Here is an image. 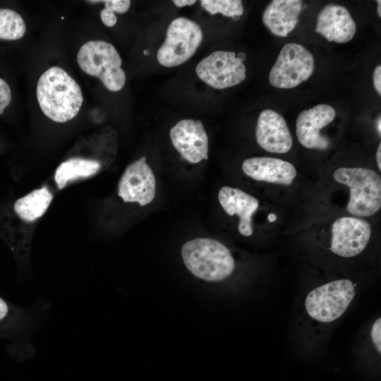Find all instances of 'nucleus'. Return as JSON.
<instances>
[{
    "label": "nucleus",
    "mask_w": 381,
    "mask_h": 381,
    "mask_svg": "<svg viewBox=\"0 0 381 381\" xmlns=\"http://www.w3.org/2000/svg\"><path fill=\"white\" fill-rule=\"evenodd\" d=\"M380 123H381L380 116H379V118L377 119V131L379 132L380 135V132H381Z\"/></svg>",
    "instance_id": "nucleus-31"
},
{
    "label": "nucleus",
    "mask_w": 381,
    "mask_h": 381,
    "mask_svg": "<svg viewBox=\"0 0 381 381\" xmlns=\"http://www.w3.org/2000/svg\"><path fill=\"white\" fill-rule=\"evenodd\" d=\"M171 143L181 156L190 164L208 159V137L200 120L183 119L169 131Z\"/></svg>",
    "instance_id": "nucleus-11"
},
{
    "label": "nucleus",
    "mask_w": 381,
    "mask_h": 381,
    "mask_svg": "<svg viewBox=\"0 0 381 381\" xmlns=\"http://www.w3.org/2000/svg\"><path fill=\"white\" fill-rule=\"evenodd\" d=\"M356 31V23L343 6L329 4L318 15L315 32L329 42H348L353 39Z\"/></svg>",
    "instance_id": "nucleus-14"
},
{
    "label": "nucleus",
    "mask_w": 381,
    "mask_h": 381,
    "mask_svg": "<svg viewBox=\"0 0 381 381\" xmlns=\"http://www.w3.org/2000/svg\"><path fill=\"white\" fill-rule=\"evenodd\" d=\"M315 60L303 46L289 43L281 49L269 75L270 83L277 88L295 87L313 74Z\"/></svg>",
    "instance_id": "nucleus-7"
},
{
    "label": "nucleus",
    "mask_w": 381,
    "mask_h": 381,
    "mask_svg": "<svg viewBox=\"0 0 381 381\" xmlns=\"http://www.w3.org/2000/svg\"><path fill=\"white\" fill-rule=\"evenodd\" d=\"M100 18L103 24L107 27H113L117 22L115 13L105 7L100 11Z\"/></svg>",
    "instance_id": "nucleus-26"
},
{
    "label": "nucleus",
    "mask_w": 381,
    "mask_h": 381,
    "mask_svg": "<svg viewBox=\"0 0 381 381\" xmlns=\"http://www.w3.org/2000/svg\"><path fill=\"white\" fill-rule=\"evenodd\" d=\"M200 5L212 15L221 13L234 20H238L243 13L242 1L240 0H202Z\"/></svg>",
    "instance_id": "nucleus-22"
},
{
    "label": "nucleus",
    "mask_w": 381,
    "mask_h": 381,
    "mask_svg": "<svg viewBox=\"0 0 381 381\" xmlns=\"http://www.w3.org/2000/svg\"><path fill=\"white\" fill-rule=\"evenodd\" d=\"M330 250L337 255L352 258L366 248L372 234L370 223L356 217H342L332 225Z\"/></svg>",
    "instance_id": "nucleus-9"
},
{
    "label": "nucleus",
    "mask_w": 381,
    "mask_h": 381,
    "mask_svg": "<svg viewBox=\"0 0 381 381\" xmlns=\"http://www.w3.org/2000/svg\"><path fill=\"white\" fill-rule=\"evenodd\" d=\"M101 169V164L83 157H72L61 162L55 170L54 181L59 190L64 189L68 182L78 179L95 175Z\"/></svg>",
    "instance_id": "nucleus-20"
},
{
    "label": "nucleus",
    "mask_w": 381,
    "mask_h": 381,
    "mask_svg": "<svg viewBox=\"0 0 381 381\" xmlns=\"http://www.w3.org/2000/svg\"><path fill=\"white\" fill-rule=\"evenodd\" d=\"M377 15L380 18L381 17V1H377Z\"/></svg>",
    "instance_id": "nucleus-30"
},
{
    "label": "nucleus",
    "mask_w": 381,
    "mask_h": 381,
    "mask_svg": "<svg viewBox=\"0 0 381 381\" xmlns=\"http://www.w3.org/2000/svg\"><path fill=\"white\" fill-rule=\"evenodd\" d=\"M370 336L372 341L377 350L381 353V318H377L372 325Z\"/></svg>",
    "instance_id": "nucleus-25"
},
{
    "label": "nucleus",
    "mask_w": 381,
    "mask_h": 381,
    "mask_svg": "<svg viewBox=\"0 0 381 381\" xmlns=\"http://www.w3.org/2000/svg\"><path fill=\"white\" fill-rule=\"evenodd\" d=\"M34 322L31 310L13 306L0 297V337L26 332Z\"/></svg>",
    "instance_id": "nucleus-19"
},
{
    "label": "nucleus",
    "mask_w": 381,
    "mask_h": 381,
    "mask_svg": "<svg viewBox=\"0 0 381 381\" xmlns=\"http://www.w3.org/2000/svg\"><path fill=\"white\" fill-rule=\"evenodd\" d=\"M219 202L225 212L239 218L238 230L243 236L253 234V215L259 207V202L254 196L236 188L224 186L218 193Z\"/></svg>",
    "instance_id": "nucleus-16"
},
{
    "label": "nucleus",
    "mask_w": 381,
    "mask_h": 381,
    "mask_svg": "<svg viewBox=\"0 0 381 381\" xmlns=\"http://www.w3.org/2000/svg\"><path fill=\"white\" fill-rule=\"evenodd\" d=\"M76 60L86 74L99 78L111 92L121 90L126 83V73L121 68V58L111 44L103 40H91L80 48Z\"/></svg>",
    "instance_id": "nucleus-4"
},
{
    "label": "nucleus",
    "mask_w": 381,
    "mask_h": 381,
    "mask_svg": "<svg viewBox=\"0 0 381 381\" xmlns=\"http://www.w3.org/2000/svg\"><path fill=\"white\" fill-rule=\"evenodd\" d=\"M146 160L145 157H142L130 164L123 171L118 184V195L123 202L145 206L154 200L156 180Z\"/></svg>",
    "instance_id": "nucleus-10"
},
{
    "label": "nucleus",
    "mask_w": 381,
    "mask_h": 381,
    "mask_svg": "<svg viewBox=\"0 0 381 381\" xmlns=\"http://www.w3.org/2000/svg\"><path fill=\"white\" fill-rule=\"evenodd\" d=\"M335 115L334 108L324 104L301 111L296 123L298 142L308 149H328L330 142L320 133V131L334 120Z\"/></svg>",
    "instance_id": "nucleus-12"
},
{
    "label": "nucleus",
    "mask_w": 381,
    "mask_h": 381,
    "mask_svg": "<svg viewBox=\"0 0 381 381\" xmlns=\"http://www.w3.org/2000/svg\"><path fill=\"white\" fill-rule=\"evenodd\" d=\"M255 137L258 145L272 153H286L293 144V138L286 120L272 109H265L259 114Z\"/></svg>",
    "instance_id": "nucleus-13"
},
{
    "label": "nucleus",
    "mask_w": 381,
    "mask_h": 381,
    "mask_svg": "<svg viewBox=\"0 0 381 381\" xmlns=\"http://www.w3.org/2000/svg\"><path fill=\"white\" fill-rule=\"evenodd\" d=\"M87 3H102L104 7L110 9L114 13H124L127 12L131 6L129 0H104V1H87Z\"/></svg>",
    "instance_id": "nucleus-23"
},
{
    "label": "nucleus",
    "mask_w": 381,
    "mask_h": 381,
    "mask_svg": "<svg viewBox=\"0 0 381 381\" xmlns=\"http://www.w3.org/2000/svg\"><path fill=\"white\" fill-rule=\"evenodd\" d=\"M181 253L186 268L205 281L224 280L234 270L235 261L230 250L215 239L190 240L183 245Z\"/></svg>",
    "instance_id": "nucleus-2"
},
{
    "label": "nucleus",
    "mask_w": 381,
    "mask_h": 381,
    "mask_svg": "<svg viewBox=\"0 0 381 381\" xmlns=\"http://www.w3.org/2000/svg\"><path fill=\"white\" fill-rule=\"evenodd\" d=\"M26 25L22 16L16 11L0 8V40L14 41L22 38Z\"/></svg>",
    "instance_id": "nucleus-21"
},
{
    "label": "nucleus",
    "mask_w": 381,
    "mask_h": 381,
    "mask_svg": "<svg viewBox=\"0 0 381 381\" xmlns=\"http://www.w3.org/2000/svg\"><path fill=\"white\" fill-rule=\"evenodd\" d=\"M355 295V285L350 279L332 281L314 289L307 295L306 310L316 321L331 322L345 313Z\"/></svg>",
    "instance_id": "nucleus-6"
},
{
    "label": "nucleus",
    "mask_w": 381,
    "mask_h": 381,
    "mask_svg": "<svg viewBox=\"0 0 381 381\" xmlns=\"http://www.w3.org/2000/svg\"><path fill=\"white\" fill-rule=\"evenodd\" d=\"M244 174L252 179L289 186L297 175L295 167L288 161L270 157H254L242 164Z\"/></svg>",
    "instance_id": "nucleus-15"
},
{
    "label": "nucleus",
    "mask_w": 381,
    "mask_h": 381,
    "mask_svg": "<svg viewBox=\"0 0 381 381\" xmlns=\"http://www.w3.org/2000/svg\"><path fill=\"white\" fill-rule=\"evenodd\" d=\"M36 95L42 111L56 123L75 117L83 102L80 85L59 66H52L40 75Z\"/></svg>",
    "instance_id": "nucleus-1"
},
{
    "label": "nucleus",
    "mask_w": 381,
    "mask_h": 381,
    "mask_svg": "<svg viewBox=\"0 0 381 381\" xmlns=\"http://www.w3.org/2000/svg\"><path fill=\"white\" fill-rule=\"evenodd\" d=\"M334 179L349 188L346 207L353 217H368L381 207V178L375 171L364 167H340L333 173Z\"/></svg>",
    "instance_id": "nucleus-3"
},
{
    "label": "nucleus",
    "mask_w": 381,
    "mask_h": 381,
    "mask_svg": "<svg viewBox=\"0 0 381 381\" xmlns=\"http://www.w3.org/2000/svg\"><path fill=\"white\" fill-rule=\"evenodd\" d=\"M198 77L207 85L222 90L241 83L246 68L235 52L215 51L203 58L195 67Z\"/></svg>",
    "instance_id": "nucleus-8"
},
{
    "label": "nucleus",
    "mask_w": 381,
    "mask_h": 381,
    "mask_svg": "<svg viewBox=\"0 0 381 381\" xmlns=\"http://www.w3.org/2000/svg\"><path fill=\"white\" fill-rule=\"evenodd\" d=\"M301 9V1L274 0L265 8L262 22L273 35L286 37L298 24Z\"/></svg>",
    "instance_id": "nucleus-17"
},
{
    "label": "nucleus",
    "mask_w": 381,
    "mask_h": 381,
    "mask_svg": "<svg viewBox=\"0 0 381 381\" xmlns=\"http://www.w3.org/2000/svg\"><path fill=\"white\" fill-rule=\"evenodd\" d=\"M202 39V30L197 23L185 17L176 18L169 24L157 52V61L167 68L180 66L193 56Z\"/></svg>",
    "instance_id": "nucleus-5"
},
{
    "label": "nucleus",
    "mask_w": 381,
    "mask_h": 381,
    "mask_svg": "<svg viewBox=\"0 0 381 381\" xmlns=\"http://www.w3.org/2000/svg\"><path fill=\"white\" fill-rule=\"evenodd\" d=\"M12 99V92L8 83L0 77V115L10 104Z\"/></svg>",
    "instance_id": "nucleus-24"
},
{
    "label": "nucleus",
    "mask_w": 381,
    "mask_h": 381,
    "mask_svg": "<svg viewBox=\"0 0 381 381\" xmlns=\"http://www.w3.org/2000/svg\"><path fill=\"white\" fill-rule=\"evenodd\" d=\"M196 2L195 0H174L173 3L175 6L182 8L186 6H192Z\"/></svg>",
    "instance_id": "nucleus-28"
},
{
    "label": "nucleus",
    "mask_w": 381,
    "mask_h": 381,
    "mask_svg": "<svg viewBox=\"0 0 381 381\" xmlns=\"http://www.w3.org/2000/svg\"><path fill=\"white\" fill-rule=\"evenodd\" d=\"M376 161L377 165L379 168V170H381V143L379 144V146L376 152Z\"/></svg>",
    "instance_id": "nucleus-29"
},
{
    "label": "nucleus",
    "mask_w": 381,
    "mask_h": 381,
    "mask_svg": "<svg viewBox=\"0 0 381 381\" xmlns=\"http://www.w3.org/2000/svg\"><path fill=\"white\" fill-rule=\"evenodd\" d=\"M53 198L52 193L47 186L35 189L14 202L13 214L24 222H35L47 212Z\"/></svg>",
    "instance_id": "nucleus-18"
},
{
    "label": "nucleus",
    "mask_w": 381,
    "mask_h": 381,
    "mask_svg": "<svg viewBox=\"0 0 381 381\" xmlns=\"http://www.w3.org/2000/svg\"><path fill=\"white\" fill-rule=\"evenodd\" d=\"M373 85L375 88V90L379 94L381 95V66L377 65L373 74Z\"/></svg>",
    "instance_id": "nucleus-27"
}]
</instances>
